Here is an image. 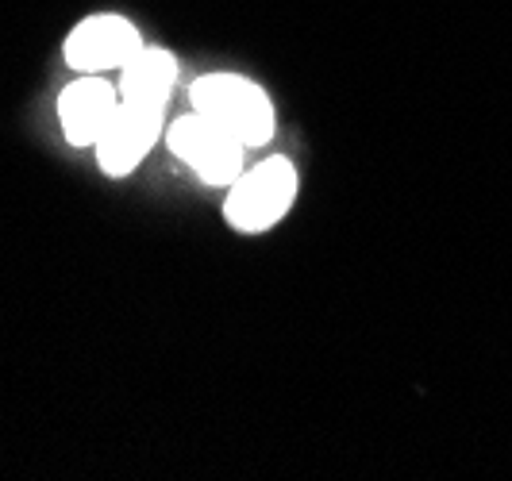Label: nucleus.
Instances as JSON below:
<instances>
[{
    "label": "nucleus",
    "mask_w": 512,
    "mask_h": 481,
    "mask_svg": "<svg viewBox=\"0 0 512 481\" xmlns=\"http://www.w3.org/2000/svg\"><path fill=\"white\" fill-rule=\"evenodd\" d=\"M143 51V35L120 12H93L66 35L62 58L77 74H120Z\"/></svg>",
    "instance_id": "20e7f679"
},
{
    "label": "nucleus",
    "mask_w": 512,
    "mask_h": 481,
    "mask_svg": "<svg viewBox=\"0 0 512 481\" xmlns=\"http://www.w3.org/2000/svg\"><path fill=\"white\" fill-rule=\"evenodd\" d=\"M120 108V85L101 74H81L58 93V124L74 147H93L108 127L112 112Z\"/></svg>",
    "instance_id": "423d86ee"
},
{
    "label": "nucleus",
    "mask_w": 512,
    "mask_h": 481,
    "mask_svg": "<svg viewBox=\"0 0 512 481\" xmlns=\"http://www.w3.org/2000/svg\"><path fill=\"white\" fill-rule=\"evenodd\" d=\"M297 166L278 154V158H262L255 166H247L239 178L228 185L224 197V220L239 235H262V231L278 228L289 208L297 201Z\"/></svg>",
    "instance_id": "f03ea898"
},
{
    "label": "nucleus",
    "mask_w": 512,
    "mask_h": 481,
    "mask_svg": "<svg viewBox=\"0 0 512 481\" xmlns=\"http://www.w3.org/2000/svg\"><path fill=\"white\" fill-rule=\"evenodd\" d=\"M189 108L231 131L247 147H266L278 131V112L270 93L247 74L212 70L189 85Z\"/></svg>",
    "instance_id": "f257e3e1"
},
{
    "label": "nucleus",
    "mask_w": 512,
    "mask_h": 481,
    "mask_svg": "<svg viewBox=\"0 0 512 481\" xmlns=\"http://www.w3.org/2000/svg\"><path fill=\"white\" fill-rule=\"evenodd\" d=\"M178 58L174 51H166V47H151V43H143V51L131 58L128 66L120 70V97L124 101H139V104H158V108H166L170 101V93L178 89Z\"/></svg>",
    "instance_id": "0eeeda50"
},
{
    "label": "nucleus",
    "mask_w": 512,
    "mask_h": 481,
    "mask_svg": "<svg viewBox=\"0 0 512 481\" xmlns=\"http://www.w3.org/2000/svg\"><path fill=\"white\" fill-rule=\"evenodd\" d=\"M158 139H166L162 108L120 97V108L112 112L101 139L93 143V154H97V166L108 178H128V174L139 170V162L154 151Z\"/></svg>",
    "instance_id": "39448f33"
},
{
    "label": "nucleus",
    "mask_w": 512,
    "mask_h": 481,
    "mask_svg": "<svg viewBox=\"0 0 512 481\" xmlns=\"http://www.w3.org/2000/svg\"><path fill=\"white\" fill-rule=\"evenodd\" d=\"M166 147L205 185H224V189L247 170V151H251L231 131H224L216 120H208L193 108L166 127Z\"/></svg>",
    "instance_id": "7ed1b4c3"
}]
</instances>
